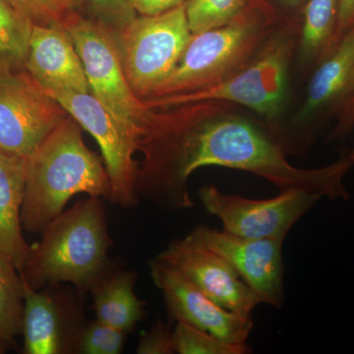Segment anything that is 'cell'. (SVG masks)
I'll return each instance as SVG.
<instances>
[{
  "mask_svg": "<svg viewBox=\"0 0 354 354\" xmlns=\"http://www.w3.org/2000/svg\"><path fill=\"white\" fill-rule=\"evenodd\" d=\"M176 113H160L142 140L145 153L138 169L137 195L165 211L191 209L188 179L204 167L250 172L279 190L304 189L330 199L348 200L344 179L354 164L348 156L318 169H299L286 158L276 137L225 102L187 104Z\"/></svg>",
  "mask_w": 354,
  "mask_h": 354,
  "instance_id": "obj_1",
  "label": "cell"
},
{
  "mask_svg": "<svg viewBox=\"0 0 354 354\" xmlns=\"http://www.w3.org/2000/svg\"><path fill=\"white\" fill-rule=\"evenodd\" d=\"M81 193L109 201L111 183L106 165L86 146L80 125L67 116L27 160L23 230L41 234Z\"/></svg>",
  "mask_w": 354,
  "mask_h": 354,
  "instance_id": "obj_2",
  "label": "cell"
},
{
  "mask_svg": "<svg viewBox=\"0 0 354 354\" xmlns=\"http://www.w3.org/2000/svg\"><path fill=\"white\" fill-rule=\"evenodd\" d=\"M30 249L20 274L34 290L70 283L79 295L113 267L104 199L88 196L48 223Z\"/></svg>",
  "mask_w": 354,
  "mask_h": 354,
  "instance_id": "obj_3",
  "label": "cell"
},
{
  "mask_svg": "<svg viewBox=\"0 0 354 354\" xmlns=\"http://www.w3.org/2000/svg\"><path fill=\"white\" fill-rule=\"evenodd\" d=\"M277 28L272 14L257 4L228 24L192 34L176 69L147 100L220 85L255 57Z\"/></svg>",
  "mask_w": 354,
  "mask_h": 354,
  "instance_id": "obj_4",
  "label": "cell"
},
{
  "mask_svg": "<svg viewBox=\"0 0 354 354\" xmlns=\"http://www.w3.org/2000/svg\"><path fill=\"white\" fill-rule=\"evenodd\" d=\"M293 26L277 28L255 57L225 82L191 94L144 100L151 109L174 108L205 102L241 104L260 114L277 138V127L288 95V77L297 46ZM278 140V138H277Z\"/></svg>",
  "mask_w": 354,
  "mask_h": 354,
  "instance_id": "obj_5",
  "label": "cell"
},
{
  "mask_svg": "<svg viewBox=\"0 0 354 354\" xmlns=\"http://www.w3.org/2000/svg\"><path fill=\"white\" fill-rule=\"evenodd\" d=\"M82 59L90 92L104 104L135 141L151 132L160 113H156L135 94L121 57L120 44L108 26L73 13L62 24Z\"/></svg>",
  "mask_w": 354,
  "mask_h": 354,
  "instance_id": "obj_6",
  "label": "cell"
},
{
  "mask_svg": "<svg viewBox=\"0 0 354 354\" xmlns=\"http://www.w3.org/2000/svg\"><path fill=\"white\" fill-rule=\"evenodd\" d=\"M186 4L158 15H141L120 30L125 74L143 101L169 78L189 43Z\"/></svg>",
  "mask_w": 354,
  "mask_h": 354,
  "instance_id": "obj_7",
  "label": "cell"
},
{
  "mask_svg": "<svg viewBox=\"0 0 354 354\" xmlns=\"http://www.w3.org/2000/svg\"><path fill=\"white\" fill-rule=\"evenodd\" d=\"M66 113L31 76L0 67V153L29 160Z\"/></svg>",
  "mask_w": 354,
  "mask_h": 354,
  "instance_id": "obj_8",
  "label": "cell"
},
{
  "mask_svg": "<svg viewBox=\"0 0 354 354\" xmlns=\"http://www.w3.org/2000/svg\"><path fill=\"white\" fill-rule=\"evenodd\" d=\"M198 196L207 213L220 218L225 232L246 239L283 241L297 221L323 198L316 193L291 188L271 199H249L227 194L214 185L202 187Z\"/></svg>",
  "mask_w": 354,
  "mask_h": 354,
  "instance_id": "obj_9",
  "label": "cell"
},
{
  "mask_svg": "<svg viewBox=\"0 0 354 354\" xmlns=\"http://www.w3.org/2000/svg\"><path fill=\"white\" fill-rule=\"evenodd\" d=\"M44 92L87 130L101 148L111 183L109 202L123 208L134 207L139 201L136 192L138 164L134 160L138 143L94 95L64 91Z\"/></svg>",
  "mask_w": 354,
  "mask_h": 354,
  "instance_id": "obj_10",
  "label": "cell"
},
{
  "mask_svg": "<svg viewBox=\"0 0 354 354\" xmlns=\"http://www.w3.org/2000/svg\"><path fill=\"white\" fill-rule=\"evenodd\" d=\"M23 290V353H75L77 339L86 324L82 295L75 288L70 290L62 285L34 290L24 279Z\"/></svg>",
  "mask_w": 354,
  "mask_h": 354,
  "instance_id": "obj_11",
  "label": "cell"
},
{
  "mask_svg": "<svg viewBox=\"0 0 354 354\" xmlns=\"http://www.w3.org/2000/svg\"><path fill=\"white\" fill-rule=\"evenodd\" d=\"M333 118L339 120L335 138L351 131L354 122V25L313 69L293 123L309 127Z\"/></svg>",
  "mask_w": 354,
  "mask_h": 354,
  "instance_id": "obj_12",
  "label": "cell"
},
{
  "mask_svg": "<svg viewBox=\"0 0 354 354\" xmlns=\"http://www.w3.org/2000/svg\"><path fill=\"white\" fill-rule=\"evenodd\" d=\"M188 236L227 260L260 304L276 308L285 304V241L246 239L202 225L195 227Z\"/></svg>",
  "mask_w": 354,
  "mask_h": 354,
  "instance_id": "obj_13",
  "label": "cell"
},
{
  "mask_svg": "<svg viewBox=\"0 0 354 354\" xmlns=\"http://www.w3.org/2000/svg\"><path fill=\"white\" fill-rule=\"evenodd\" d=\"M150 270L153 283L164 295L171 320L193 326L228 344H246L253 329L251 316L223 308L185 274L157 257L151 260Z\"/></svg>",
  "mask_w": 354,
  "mask_h": 354,
  "instance_id": "obj_14",
  "label": "cell"
},
{
  "mask_svg": "<svg viewBox=\"0 0 354 354\" xmlns=\"http://www.w3.org/2000/svg\"><path fill=\"white\" fill-rule=\"evenodd\" d=\"M157 258L185 274L223 308L251 316L255 307L261 304L227 260L188 235L172 241Z\"/></svg>",
  "mask_w": 354,
  "mask_h": 354,
  "instance_id": "obj_15",
  "label": "cell"
},
{
  "mask_svg": "<svg viewBox=\"0 0 354 354\" xmlns=\"http://www.w3.org/2000/svg\"><path fill=\"white\" fill-rule=\"evenodd\" d=\"M24 64L44 91L90 93L82 59L62 25H32Z\"/></svg>",
  "mask_w": 354,
  "mask_h": 354,
  "instance_id": "obj_16",
  "label": "cell"
},
{
  "mask_svg": "<svg viewBox=\"0 0 354 354\" xmlns=\"http://www.w3.org/2000/svg\"><path fill=\"white\" fill-rule=\"evenodd\" d=\"M26 176L27 160L0 153V250L19 272L31 249L21 221Z\"/></svg>",
  "mask_w": 354,
  "mask_h": 354,
  "instance_id": "obj_17",
  "label": "cell"
},
{
  "mask_svg": "<svg viewBox=\"0 0 354 354\" xmlns=\"http://www.w3.org/2000/svg\"><path fill=\"white\" fill-rule=\"evenodd\" d=\"M137 274L114 265L91 288L95 319L131 333L145 315V302L135 292Z\"/></svg>",
  "mask_w": 354,
  "mask_h": 354,
  "instance_id": "obj_18",
  "label": "cell"
},
{
  "mask_svg": "<svg viewBox=\"0 0 354 354\" xmlns=\"http://www.w3.org/2000/svg\"><path fill=\"white\" fill-rule=\"evenodd\" d=\"M339 0H308L298 32L300 66L313 70L337 44Z\"/></svg>",
  "mask_w": 354,
  "mask_h": 354,
  "instance_id": "obj_19",
  "label": "cell"
},
{
  "mask_svg": "<svg viewBox=\"0 0 354 354\" xmlns=\"http://www.w3.org/2000/svg\"><path fill=\"white\" fill-rule=\"evenodd\" d=\"M23 311L22 277L12 261L0 250V342L10 348L22 334Z\"/></svg>",
  "mask_w": 354,
  "mask_h": 354,
  "instance_id": "obj_20",
  "label": "cell"
},
{
  "mask_svg": "<svg viewBox=\"0 0 354 354\" xmlns=\"http://www.w3.org/2000/svg\"><path fill=\"white\" fill-rule=\"evenodd\" d=\"M32 24L0 0V67L25 64Z\"/></svg>",
  "mask_w": 354,
  "mask_h": 354,
  "instance_id": "obj_21",
  "label": "cell"
},
{
  "mask_svg": "<svg viewBox=\"0 0 354 354\" xmlns=\"http://www.w3.org/2000/svg\"><path fill=\"white\" fill-rule=\"evenodd\" d=\"M257 4L256 0H189L186 14L190 31L198 34L228 24Z\"/></svg>",
  "mask_w": 354,
  "mask_h": 354,
  "instance_id": "obj_22",
  "label": "cell"
},
{
  "mask_svg": "<svg viewBox=\"0 0 354 354\" xmlns=\"http://www.w3.org/2000/svg\"><path fill=\"white\" fill-rule=\"evenodd\" d=\"M174 339L176 353L178 354H246L252 351L247 344H228L183 322H177Z\"/></svg>",
  "mask_w": 354,
  "mask_h": 354,
  "instance_id": "obj_23",
  "label": "cell"
},
{
  "mask_svg": "<svg viewBox=\"0 0 354 354\" xmlns=\"http://www.w3.org/2000/svg\"><path fill=\"white\" fill-rule=\"evenodd\" d=\"M127 333L95 319L86 323L78 335V354H120L124 349Z\"/></svg>",
  "mask_w": 354,
  "mask_h": 354,
  "instance_id": "obj_24",
  "label": "cell"
},
{
  "mask_svg": "<svg viewBox=\"0 0 354 354\" xmlns=\"http://www.w3.org/2000/svg\"><path fill=\"white\" fill-rule=\"evenodd\" d=\"M9 6L32 25L62 24L82 0H6Z\"/></svg>",
  "mask_w": 354,
  "mask_h": 354,
  "instance_id": "obj_25",
  "label": "cell"
},
{
  "mask_svg": "<svg viewBox=\"0 0 354 354\" xmlns=\"http://www.w3.org/2000/svg\"><path fill=\"white\" fill-rule=\"evenodd\" d=\"M136 353L172 354L174 348V330L162 321H157L150 329L140 335Z\"/></svg>",
  "mask_w": 354,
  "mask_h": 354,
  "instance_id": "obj_26",
  "label": "cell"
},
{
  "mask_svg": "<svg viewBox=\"0 0 354 354\" xmlns=\"http://www.w3.org/2000/svg\"><path fill=\"white\" fill-rule=\"evenodd\" d=\"M88 2L104 22L120 30L135 18L130 0H88Z\"/></svg>",
  "mask_w": 354,
  "mask_h": 354,
  "instance_id": "obj_27",
  "label": "cell"
},
{
  "mask_svg": "<svg viewBox=\"0 0 354 354\" xmlns=\"http://www.w3.org/2000/svg\"><path fill=\"white\" fill-rule=\"evenodd\" d=\"M189 0H132L135 12L142 16L158 15L187 3Z\"/></svg>",
  "mask_w": 354,
  "mask_h": 354,
  "instance_id": "obj_28",
  "label": "cell"
},
{
  "mask_svg": "<svg viewBox=\"0 0 354 354\" xmlns=\"http://www.w3.org/2000/svg\"><path fill=\"white\" fill-rule=\"evenodd\" d=\"M354 25V0H339L337 39Z\"/></svg>",
  "mask_w": 354,
  "mask_h": 354,
  "instance_id": "obj_29",
  "label": "cell"
},
{
  "mask_svg": "<svg viewBox=\"0 0 354 354\" xmlns=\"http://www.w3.org/2000/svg\"><path fill=\"white\" fill-rule=\"evenodd\" d=\"M9 348H10V346H7V344H3V342H0V354L7 353Z\"/></svg>",
  "mask_w": 354,
  "mask_h": 354,
  "instance_id": "obj_30",
  "label": "cell"
},
{
  "mask_svg": "<svg viewBox=\"0 0 354 354\" xmlns=\"http://www.w3.org/2000/svg\"><path fill=\"white\" fill-rule=\"evenodd\" d=\"M283 1L290 4V6H297V4H299L300 2L304 1V0H283Z\"/></svg>",
  "mask_w": 354,
  "mask_h": 354,
  "instance_id": "obj_31",
  "label": "cell"
},
{
  "mask_svg": "<svg viewBox=\"0 0 354 354\" xmlns=\"http://www.w3.org/2000/svg\"><path fill=\"white\" fill-rule=\"evenodd\" d=\"M348 157L349 158V160H351V162H353L354 164V148H353V150L351 151V153H349V155H348Z\"/></svg>",
  "mask_w": 354,
  "mask_h": 354,
  "instance_id": "obj_32",
  "label": "cell"
},
{
  "mask_svg": "<svg viewBox=\"0 0 354 354\" xmlns=\"http://www.w3.org/2000/svg\"><path fill=\"white\" fill-rule=\"evenodd\" d=\"M131 1H132V0H130V2H131Z\"/></svg>",
  "mask_w": 354,
  "mask_h": 354,
  "instance_id": "obj_33",
  "label": "cell"
}]
</instances>
